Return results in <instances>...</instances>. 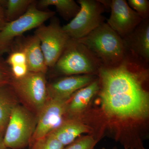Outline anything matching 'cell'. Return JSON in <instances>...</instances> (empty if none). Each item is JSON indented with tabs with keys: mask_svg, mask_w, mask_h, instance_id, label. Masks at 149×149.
Wrapping results in <instances>:
<instances>
[{
	"mask_svg": "<svg viewBox=\"0 0 149 149\" xmlns=\"http://www.w3.org/2000/svg\"><path fill=\"white\" fill-rule=\"evenodd\" d=\"M37 6L40 10L54 6L60 15L67 21L74 18L80 10V6L74 0H40L37 1Z\"/></svg>",
	"mask_w": 149,
	"mask_h": 149,
	"instance_id": "obj_17",
	"label": "cell"
},
{
	"mask_svg": "<svg viewBox=\"0 0 149 149\" xmlns=\"http://www.w3.org/2000/svg\"><path fill=\"white\" fill-rule=\"evenodd\" d=\"M122 38L134 55L149 64V18L143 19L133 32Z\"/></svg>",
	"mask_w": 149,
	"mask_h": 149,
	"instance_id": "obj_13",
	"label": "cell"
},
{
	"mask_svg": "<svg viewBox=\"0 0 149 149\" xmlns=\"http://www.w3.org/2000/svg\"><path fill=\"white\" fill-rule=\"evenodd\" d=\"M97 142L93 136H85L76 139L63 149H94Z\"/></svg>",
	"mask_w": 149,
	"mask_h": 149,
	"instance_id": "obj_20",
	"label": "cell"
},
{
	"mask_svg": "<svg viewBox=\"0 0 149 149\" xmlns=\"http://www.w3.org/2000/svg\"><path fill=\"white\" fill-rule=\"evenodd\" d=\"M89 131V127L82 122L76 119H70L63 120L49 134L65 147L75 141L82 133Z\"/></svg>",
	"mask_w": 149,
	"mask_h": 149,
	"instance_id": "obj_15",
	"label": "cell"
},
{
	"mask_svg": "<svg viewBox=\"0 0 149 149\" xmlns=\"http://www.w3.org/2000/svg\"><path fill=\"white\" fill-rule=\"evenodd\" d=\"M35 0H4L6 17L8 22L23 15Z\"/></svg>",
	"mask_w": 149,
	"mask_h": 149,
	"instance_id": "obj_18",
	"label": "cell"
},
{
	"mask_svg": "<svg viewBox=\"0 0 149 149\" xmlns=\"http://www.w3.org/2000/svg\"><path fill=\"white\" fill-rule=\"evenodd\" d=\"M12 79L9 66L2 56H0V87L10 84Z\"/></svg>",
	"mask_w": 149,
	"mask_h": 149,
	"instance_id": "obj_22",
	"label": "cell"
},
{
	"mask_svg": "<svg viewBox=\"0 0 149 149\" xmlns=\"http://www.w3.org/2000/svg\"><path fill=\"white\" fill-rule=\"evenodd\" d=\"M10 84L17 99L37 117L49 98L45 74L29 72L21 79L13 78Z\"/></svg>",
	"mask_w": 149,
	"mask_h": 149,
	"instance_id": "obj_4",
	"label": "cell"
},
{
	"mask_svg": "<svg viewBox=\"0 0 149 149\" xmlns=\"http://www.w3.org/2000/svg\"><path fill=\"white\" fill-rule=\"evenodd\" d=\"M48 25L43 24L34 32L40 40L46 65L53 68L64 50L70 37L64 32L56 17L52 18Z\"/></svg>",
	"mask_w": 149,
	"mask_h": 149,
	"instance_id": "obj_8",
	"label": "cell"
},
{
	"mask_svg": "<svg viewBox=\"0 0 149 149\" xmlns=\"http://www.w3.org/2000/svg\"><path fill=\"white\" fill-rule=\"evenodd\" d=\"M6 17L4 0H0V31L7 23Z\"/></svg>",
	"mask_w": 149,
	"mask_h": 149,
	"instance_id": "obj_23",
	"label": "cell"
},
{
	"mask_svg": "<svg viewBox=\"0 0 149 149\" xmlns=\"http://www.w3.org/2000/svg\"><path fill=\"white\" fill-rule=\"evenodd\" d=\"M148 66L128 49L118 65L100 67L98 73L99 91L104 109L109 114L124 118L146 117L149 94L145 86Z\"/></svg>",
	"mask_w": 149,
	"mask_h": 149,
	"instance_id": "obj_1",
	"label": "cell"
},
{
	"mask_svg": "<svg viewBox=\"0 0 149 149\" xmlns=\"http://www.w3.org/2000/svg\"><path fill=\"white\" fill-rule=\"evenodd\" d=\"M109 10L107 23L122 38L133 32L143 20L125 0H111Z\"/></svg>",
	"mask_w": 149,
	"mask_h": 149,
	"instance_id": "obj_10",
	"label": "cell"
},
{
	"mask_svg": "<svg viewBox=\"0 0 149 149\" xmlns=\"http://www.w3.org/2000/svg\"><path fill=\"white\" fill-rule=\"evenodd\" d=\"M13 46L19 48L24 52L29 72L46 74L49 68L46 65L40 40L36 35L18 37L15 40Z\"/></svg>",
	"mask_w": 149,
	"mask_h": 149,
	"instance_id": "obj_12",
	"label": "cell"
},
{
	"mask_svg": "<svg viewBox=\"0 0 149 149\" xmlns=\"http://www.w3.org/2000/svg\"><path fill=\"white\" fill-rule=\"evenodd\" d=\"M100 89L99 79H96L89 85L76 91L68 100L67 113L73 116L80 113L86 108Z\"/></svg>",
	"mask_w": 149,
	"mask_h": 149,
	"instance_id": "obj_14",
	"label": "cell"
},
{
	"mask_svg": "<svg viewBox=\"0 0 149 149\" xmlns=\"http://www.w3.org/2000/svg\"><path fill=\"white\" fill-rule=\"evenodd\" d=\"M128 4L143 19L149 18V1L148 0H128Z\"/></svg>",
	"mask_w": 149,
	"mask_h": 149,
	"instance_id": "obj_21",
	"label": "cell"
},
{
	"mask_svg": "<svg viewBox=\"0 0 149 149\" xmlns=\"http://www.w3.org/2000/svg\"><path fill=\"white\" fill-rule=\"evenodd\" d=\"M36 123V116L25 107L17 104L12 111L4 134L6 148L22 149L29 146Z\"/></svg>",
	"mask_w": 149,
	"mask_h": 149,
	"instance_id": "obj_6",
	"label": "cell"
},
{
	"mask_svg": "<svg viewBox=\"0 0 149 149\" xmlns=\"http://www.w3.org/2000/svg\"><path fill=\"white\" fill-rule=\"evenodd\" d=\"M93 74H79L67 76L47 84L49 98L68 101L79 89L89 85L95 80Z\"/></svg>",
	"mask_w": 149,
	"mask_h": 149,
	"instance_id": "obj_11",
	"label": "cell"
},
{
	"mask_svg": "<svg viewBox=\"0 0 149 149\" xmlns=\"http://www.w3.org/2000/svg\"><path fill=\"white\" fill-rule=\"evenodd\" d=\"M0 131H1V132H3L2 131H1V128H0Z\"/></svg>",
	"mask_w": 149,
	"mask_h": 149,
	"instance_id": "obj_25",
	"label": "cell"
},
{
	"mask_svg": "<svg viewBox=\"0 0 149 149\" xmlns=\"http://www.w3.org/2000/svg\"><path fill=\"white\" fill-rule=\"evenodd\" d=\"M17 99L10 84L0 87V128L4 133Z\"/></svg>",
	"mask_w": 149,
	"mask_h": 149,
	"instance_id": "obj_16",
	"label": "cell"
},
{
	"mask_svg": "<svg viewBox=\"0 0 149 149\" xmlns=\"http://www.w3.org/2000/svg\"><path fill=\"white\" fill-rule=\"evenodd\" d=\"M37 2L35 1L23 15L7 22L0 31V56L9 53L15 40L22 36L24 32L37 28L54 16L55 12L39 9Z\"/></svg>",
	"mask_w": 149,
	"mask_h": 149,
	"instance_id": "obj_5",
	"label": "cell"
},
{
	"mask_svg": "<svg viewBox=\"0 0 149 149\" xmlns=\"http://www.w3.org/2000/svg\"><path fill=\"white\" fill-rule=\"evenodd\" d=\"M100 63L87 47L70 38L64 50L52 68L61 74L70 75L97 74Z\"/></svg>",
	"mask_w": 149,
	"mask_h": 149,
	"instance_id": "obj_3",
	"label": "cell"
},
{
	"mask_svg": "<svg viewBox=\"0 0 149 149\" xmlns=\"http://www.w3.org/2000/svg\"><path fill=\"white\" fill-rule=\"evenodd\" d=\"M30 149H63L64 146L50 134L36 140L30 145Z\"/></svg>",
	"mask_w": 149,
	"mask_h": 149,
	"instance_id": "obj_19",
	"label": "cell"
},
{
	"mask_svg": "<svg viewBox=\"0 0 149 149\" xmlns=\"http://www.w3.org/2000/svg\"><path fill=\"white\" fill-rule=\"evenodd\" d=\"M76 40L86 46L103 66L118 65L128 50L123 39L107 22H104L87 36Z\"/></svg>",
	"mask_w": 149,
	"mask_h": 149,
	"instance_id": "obj_2",
	"label": "cell"
},
{
	"mask_svg": "<svg viewBox=\"0 0 149 149\" xmlns=\"http://www.w3.org/2000/svg\"><path fill=\"white\" fill-rule=\"evenodd\" d=\"M4 133L0 131V149H7L3 141Z\"/></svg>",
	"mask_w": 149,
	"mask_h": 149,
	"instance_id": "obj_24",
	"label": "cell"
},
{
	"mask_svg": "<svg viewBox=\"0 0 149 149\" xmlns=\"http://www.w3.org/2000/svg\"><path fill=\"white\" fill-rule=\"evenodd\" d=\"M80 10L63 29L70 38L79 40L104 22L106 8L99 0H77Z\"/></svg>",
	"mask_w": 149,
	"mask_h": 149,
	"instance_id": "obj_7",
	"label": "cell"
},
{
	"mask_svg": "<svg viewBox=\"0 0 149 149\" xmlns=\"http://www.w3.org/2000/svg\"><path fill=\"white\" fill-rule=\"evenodd\" d=\"M68 101L49 98L37 117V123L29 145L51 133L63 121Z\"/></svg>",
	"mask_w": 149,
	"mask_h": 149,
	"instance_id": "obj_9",
	"label": "cell"
}]
</instances>
